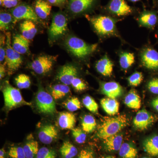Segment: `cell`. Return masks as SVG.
Instances as JSON below:
<instances>
[{
	"mask_svg": "<svg viewBox=\"0 0 158 158\" xmlns=\"http://www.w3.org/2000/svg\"><path fill=\"white\" fill-rule=\"evenodd\" d=\"M152 105L154 109L158 112V97L153 100L152 102Z\"/></svg>",
	"mask_w": 158,
	"mask_h": 158,
	"instance_id": "obj_48",
	"label": "cell"
},
{
	"mask_svg": "<svg viewBox=\"0 0 158 158\" xmlns=\"http://www.w3.org/2000/svg\"><path fill=\"white\" fill-rule=\"evenodd\" d=\"M83 103L85 107L91 113L98 112V106L94 99L90 96H85L83 99Z\"/></svg>",
	"mask_w": 158,
	"mask_h": 158,
	"instance_id": "obj_35",
	"label": "cell"
},
{
	"mask_svg": "<svg viewBox=\"0 0 158 158\" xmlns=\"http://www.w3.org/2000/svg\"><path fill=\"white\" fill-rule=\"evenodd\" d=\"M3 94L6 109L11 110L22 105H31V103L24 100L19 89L9 84L5 86L3 90Z\"/></svg>",
	"mask_w": 158,
	"mask_h": 158,
	"instance_id": "obj_6",
	"label": "cell"
},
{
	"mask_svg": "<svg viewBox=\"0 0 158 158\" xmlns=\"http://www.w3.org/2000/svg\"><path fill=\"white\" fill-rule=\"evenodd\" d=\"M12 47L20 54H24L28 52L30 46V40L26 39L22 35L16 34L13 38Z\"/></svg>",
	"mask_w": 158,
	"mask_h": 158,
	"instance_id": "obj_21",
	"label": "cell"
},
{
	"mask_svg": "<svg viewBox=\"0 0 158 158\" xmlns=\"http://www.w3.org/2000/svg\"><path fill=\"white\" fill-rule=\"evenodd\" d=\"M100 104L105 112L110 116H114L119 111V103L116 99L105 98L102 99Z\"/></svg>",
	"mask_w": 158,
	"mask_h": 158,
	"instance_id": "obj_20",
	"label": "cell"
},
{
	"mask_svg": "<svg viewBox=\"0 0 158 158\" xmlns=\"http://www.w3.org/2000/svg\"><path fill=\"white\" fill-rule=\"evenodd\" d=\"M118 151L121 158H137L138 156L137 148L128 143H123Z\"/></svg>",
	"mask_w": 158,
	"mask_h": 158,
	"instance_id": "obj_27",
	"label": "cell"
},
{
	"mask_svg": "<svg viewBox=\"0 0 158 158\" xmlns=\"http://www.w3.org/2000/svg\"><path fill=\"white\" fill-rule=\"evenodd\" d=\"M108 7L110 12L118 16L129 15L132 11L125 0H111Z\"/></svg>",
	"mask_w": 158,
	"mask_h": 158,
	"instance_id": "obj_13",
	"label": "cell"
},
{
	"mask_svg": "<svg viewBox=\"0 0 158 158\" xmlns=\"http://www.w3.org/2000/svg\"><path fill=\"white\" fill-rule=\"evenodd\" d=\"M83 130L79 128L72 129V135L75 140L78 144H83L86 141L87 135Z\"/></svg>",
	"mask_w": 158,
	"mask_h": 158,
	"instance_id": "obj_40",
	"label": "cell"
},
{
	"mask_svg": "<svg viewBox=\"0 0 158 158\" xmlns=\"http://www.w3.org/2000/svg\"><path fill=\"white\" fill-rule=\"evenodd\" d=\"M70 88L68 85L64 84H59L55 85L52 87L51 91V95L54 99L59 100L64 98L70 92Z\"/></svg>",
	"mask_w": 158,
	"mask_h": 158,
	"instance_id": "obj_29",
	"label": "cell"
},
{
	"mask_svg": "<svg viewBox=\"0 0 158 158\" xmlns=\"http://www.w3.org/2000/svg\"><path fill=\"white\" fill-rule=\"evenodd\" d=\"M78 71L73 65L67 64L62 66L58 72L57 78L64 85H71L72 82L77 77Z\"/></svg>",
	"mask_w": 158,
	"mask_h": 158,
	"instance_id": "obj_14",
	"label": "cell"
},
{
	"mask_svg": "<svg viewBox=\"0 0 158 158\" xmlns=\"http://www.w3.org/2000/svg\"><path fill=\"white\" fill-rule=\"evenodd\" d=\"M60 153L63 158H73L77 156L78 150L69 141H65L60 148Z\"/></svg>",
	"mask_w": 158,
	"mask_h": 158,
	"instance_id": "obj_28",
	"label": "cell"
},
{
	"mask_svg": "<svg viewBox=\"0 0 158 158\" xmlns=\"http://www.w3.org/2000/svg\"><path fill=\"white\" fill-rule=\"evenodd\" d=\"M157 16L155 13L146 11L142 13L139 17V23L141 25L149 28H154L157 22Z\"/></svg>",
	"mask_w": 158,
	"mask_h": 158,
	"instance_id": "obj_26",
	"label": "cell"
},
{
	"mask_svg": "<svg viewBox=\"0 0 158 158\" xmlns=\"http://www.w3.org/2000/svg\"><path fill=\"white\" fill-rule=\"evenodd\" d=\"M6 36L1 35L0 39V62L1 63L4 61L6 58Z\"/></svg>",
	"mask_w": 158,
	"mask_h": 158,
	"instance_id": "obj_42",
	"label": "cell"
},
{
	"mask_svg": "<svg viewBox=\"0 0 158 158\" xmlns=\"http://www.w3.org/2000/svg\"><path fill=\"white\" fill-rule=\"evenodd\" d=\"M128 81L130 86L137 87L141 84L143 80V76L141 72H136L128 78Z\"/></svg>",
	"mask_w": 158,
	"mask_h": 158,
	"instance_id": "obj_38",
	"label": "cell"
},
{
	"mask_svg": "<svg viewBox=\"0 0 158 158\" xmlns=\"http://www.w3.org/2000/svg\"><path fill=\"white\" fill-rule=\"evenodd\" d=\"M119 64L122 68L127 69L130 68L135 62V55L133 53L124 52L119 56Z\"/></svg>",
	"mask_w": 158,
	"mask_h": 158,
	"instance_id": "obj_32",
	"label": "cell"
},
{
	"mask_svg": "<svg viewBox=\"0 0 158 158\" xmlns=\"http://www.w3.org/2000/svg\"><path fill=\"white\" fill-rule=\"evenodd\" d=\"M8 155L10 158H26L23 148L20 146H13L10 148Z\"/></svg>",
	"mask_w": 158,
	"mask_h": 158,
	"instance_id": "obj_39",
	"label": "cell"
},
{
	"mask_svg": "<svg viewBox=\"0 0 158 158\" xmlns=\"http://www.w3.org/2000/svg\"><path fill=\"white\" fill-rule=\"evenodd\" d=\"M5 64H1L0 66V79L1 80L4 77L6 73V67H5Z\"/></svg>",
	"mask_w": 158,
	"mask_h": 158,
	"instance_id": "obj_47",
	"label": "cell"
},
{
	"mask_svg": "<svg viewBox=\"0 0 158 158\" xmlns=\"http://www.w3.org/2000/svg\"><path fill=\"white\" fill-rule=\"evenodd\" d=\"M6 62L8 73L12 74L20 67L23 60L20 54L15 50L11 44V35L10 32L6 33Z\"/></svg>",
	"mask_w": 158,
	"mask_h": 158,
	"instance_id": "obj_5",
	"label": "cell"
},
{
	"mask_svg": "<svg viewBox=\"0 0 158 158\" xmlns=\"http://www.w3.org/2000/svg\"><path fill=\"white\" fill-rule=\"evenodd\" d=\"M74 89L77 91H82L87 89V85L82 79L76 77L73 79L71 83Z\"/></svg>",
	"mask_w": 158,
	"mask_h": 158,
	"instance_id": "obj_41",
	"label": "cell"
},
{
	"mask_svg": "<svg viewBox=\"0 0 158 158\" xmlns=\"http://www.w3.org/2000/svg\"><path fill=\"white\" fill-rule=\"evenodd\" d=\"M56 59V58L53 56H40L31 63V68L38 74H45L52 70Z\"/></svg>",
	"mask_w": 158,
	"mask_h": 158,
	"instance_id": "obj_8",
	"label": "cell"
},
{
	"mask_svg": "<svg viewBox=\"0 0 158 158\" xmlns=\"http://www.w3.org/2000/svg\"><path fill=\"white\" fill-rule=\"evenodd\" d=\"M101 89L102 93L109 98L116 99L121 96L123 93L122 87L116 82L103 83Z\"/></svg>",
	"mask_w": 158,
	"mask_h": 158,
	"instance_id": "obj_16",
	"label": "cell"
},
{
	"mask_svg": "<svg viewBox=\"0 0 158 158\" xmlns=\"http://www.w3.org/2000/svg\"><path fill=\"white\" fill-rule=\"evenodd\" d=\"M143 148L149 155L158 157V135H153L144 140Z\"/></svg>",
	"mask_w": 158,
	"mask_h": 158,
	"instance_id": "obj_24",
	"label": "cell"
},
{
	"mask_svg": "<svg viewBox=\"0 0 158 158\" xmlns=\"http://www.w3.org/2000/svg\"><path fill=\"white\" fill-rule=\"evenodd\" d=\"M77 158H94V153L90 148L82 149Z\"/></svg>",
	"mask_w": 158,
	"mask_h": 158,
	"instance_id": "obj_45",
	"label": "cell"
},
{
	"mask_svg": "<svg viewBox=\"0 0 158 158\" xmlns=\"http://www.w3.org/2000/svg\"><path fill=\"white\" fill-rule=\"evenodd\" d=\"M58 131L54 126L48 124L44 126L38 133L40 141L43 144H48L58 138Z\"/></svg>",
	"mask_w": 158,
	"mask_h": 158,
	"instance_id": "obj_15",
	"label": "cell"
},
{
	"mask_svg": "<svg viewBox=\"0 0 158 158\" xmlns=\"http://www.w3.org/2000/svg\"><path fill=\"white\" fill-rule=\"evenodd\" d=\"M65 108L71 112L80 110L81 108V102L77 97H73L69 99L65 103Z\"/></svg>",
	"mask_w": 158,
	"mask_h": 158,
	"instance_id": "obj_36",
	"label": "cell"
},
{
	"mask_svg": "<svg viewBox=\"0 0 158 158\" xmlns=\"http://www.w3.org/2000/svg\"><path fill=\"white\" fill-rule=\"evenodd\" d=\"M76 123L74 114L69 112H62L59 114L58 124L63 129H73Z\"/></svg>",
	"mask_w": 158,
	"mask_h": 158,
	"instance_id": "obj_19",
	"label": "cell"
},
{
	"mask_svg": "<svg viewBox=\"0 0 158 158\" xmlns=\"http://www.w3.org/2000/svg\"><path fill=\"white\" fill-rule=\"evenodd\" d=\"M141 61L142 65L149 70H158V52L154 48H148L141 53Z\"/></svg>",
	"mask_w": 158,
	"mask_h": 158,
	"instance_id": "obj_11",
	"label": "cell"
},
{
	"mask_svg": "<svg viewBox=\"0 0 158 158\" xmlns=\"http://www.w3.org/2000/svg\"><path fill=\"white\" fill-rule=\"evenodd\" d=\"M127 124V118L123 115L107 118L98 127L97 136L104 139L114 135L118 134Z\"/></svg>",
	"mask_w": 158,
	"mask_h": 158,
	"instance_id": "obj_1",
	"label": "cell"
},
{
	"mask_svg": "<svg viewBox=\"0 0 158 158\" xmlns=\"http://www.w3.org/2000/svg\"><path fill=\"white\" fill-rule=\"evenodd\" d=\"M36 104L40 113L48 115L56 113V105L51 94L40 87L36 97Z\"/></svg>",
	"mask_w": 158,
	"mask_h": 158,
	"instance_id": "obj_4",
	"label": "cell"
},
{
	"mask_svg": "<svg viewBox=\"0 0 158 158\" xmlns=\"http://www.w3.org/2000/svg\"><path fill=\"white\" fill-rule=\"evenodd\" d=\"M142 158H150V157H143Z\"/></svg>",
	"mask_w": 158,
	"mask_h": 158,
	"instance_id": "obj_52",
	"label": "cell"
},
{
	"mask_svg": "<svg viewBox=\"0 0 158 158\" xmlns=\"http://www.w3.org/2000/svg\"><path fill=\"white\" fill-rule=\"evenodd\" d=\"M15 83L19 89H27L31 85L30 77L27 75L21 74L15 79Z\"/></svg>",
	"mask_w": 158,
	"mask_h": 158,
	"instance_id": "obj_34",
	"label": "cell"
},
{
	"mask_svg": "<svg viewBox=\"0 0 158 158\" xmlns=\"http://www.w3.org/2000/svg\"><path fill=\"white\" fill-rule=\"evenodd\" d=\"M95 67L99 73L104 76L110 77L113 73V64L107 56H105L99 60Z\"/></svg>",
	"mask_w": 158,
	"mask_h": 158,
	"instance_id": "obj_18",
	"label": "cell"
},
{
	"mask_svg": "<svg viewBox=\"0 0 158 158\" xmlns=\"http://www.w3.org/2000/svg\"><path fill=\"white\" fill-rule=\"evenodd\" d=\"M124 103L129 108L139 110L141 107V99L136 90L131 89L124 98Z\"/></svg>",
	"mask_w": 158,
	"mask_h": 158,
	"instance_id": "obj_25",
	"label": "cell"
},
{
	"mask_svg": "<svg viewBox=\"0 0 158 158\" xmlns=\"http://www.w3.org/2000/svg\"><path fill=\"white\" fill-rule=\"evenodd\" d=\"M67 30V20L64 15L57 13L54 15L50 27L49 35L52 41L56 40L65 34Z\"/></svg>",
	"mask_w": 158,
	"mask_h": 158,
	"instance_id": "obj_7",
	"label": "cell"
},
{
	"mask_svg": "<svg viewBox=\"0 0 158 158\" xmlns=\"http://www.w3.org/2000/svg\"><path fill=\"white\" fill-rule=\"evenodd\" d=\"M20 30L22 35L29 40L33 39L37 32L34 22L31 20L24 21L20 24Z\"/></svg>",
	"mask_w": 158,
	"mask_h": 158,
	"instance_id": "obj_23",
	"label": "cell"
},
{
	"mask_svg": "<svg viewBox=\"0 0 158 158\" xmlns=\"http://www.w3.org/2000/svg\"><path fill=\"white\" fill-rule=\"evenodd\" d=\"M65 45L74 56L81 59L90 56L96 50L98 47L97 44H89L81 38L73 36L67 37Z\"/></svg>",
	"mask_w": 158,
	"mask_h": 158,
	"instance_id": "obj_2",
	"label": "cell"
},
{
	"mask_svg": "<svg viewBox=\"0 0 158 158\" xmlns=\"http://www.w3.org/2000/svg\"><path fill=\"white\" fill-rule=\"evenodd\" d=\"M122 135L116 134L103 139V145L107 151L112 152L119 151L123 144Z\"/></svg>",
	"mask_w": 158,
	"mask_h": 158,
	"instance_id": "obj_17",
	"label": "cell"
},
{
	"mask_svg": "<svg viewBox=\"0 0 158 158\" xmlns=\"http://www.w3.org/2000/svg\"><path fill=\"white\" fill-rule=\"evenodd\" d=\"M12 23H14L13 16L7 12H1L0 14V30L1 31H8Z\"/></svg>",
	"mask_w": 158,
	"mask_h": 158,
	"instance_id": "obj_33",
	"label": "cell"
},
{
	"mask_svg": "<svg viewBox=\"0 0 158 158\" xmlns=\"http://www.w3.org/2000/svg\"><path fill=\"white\" fill-rule=\"evenodd\" d=\"M91 24L97 33L101 36L114 35L116 32V21L108 16L99 15L90 18Z\"/></svg>",
	"mask_w": 158,
	"mask_h": 158,
	"instance_id": "obj_3",
	"label": "cell"
},
{
	"mask_svg": "<svg viewBox=\"0 0 158 158\" xmlns=\"http://www.w3.org/2000/svg\"><path fill=\"white\" fill-rule=\"evenodd\" d=\"M12 15L15 23L21 20L37 22L39 19L34 9L28 5H21L16 6L12 10Z\"/></svg>",
	"mask_w": 158,
	"mask_h": 158,
	"instance_id": "obj_9",
	"label": "cell"
},
{
	"mask_svg": "<svg viewBox=\"0 0 158 158\" xmlns=\"http://www.w3.org/2000/svg\"><path fill=\"white\" fill-rule=\"evenodd\" d=\"M66 0H47L48 2L51 5L59 6L65 3Z\"/></svg>",
	"mask_w": 158,
	"mask_h": 158,
	"instance_id": "obj_46",
	"label": "cell"
},
{
	"mask_svg": "<svg viewBox=\"0 0 158 158\" xmlns=\"http://www.w3.org/2000/svg\"><path fill=\"white\" fill-rule=\"evenodd\" d=\"M52 6L44 0H37L34 6V11L37 16L41 19L47 18L50 14Z\"/></svg>",
	"mask_w": 158,
	"mask_h": 158,
	"instance_id": "obj_22",
	"label": "cell"
},
{
	"mask_svg": "<svg viewBox=\"0 0 158 158\" xmlns=\"http://www.w3.org/2000/svg\"><path fill=\"white\" fill-rule=\"evenodd\" d=\"M36 158H57L56 153L54 150L42 147L39 149Z\"/></svg>",
	"mask_w": 158,
	"mask_h": 158,
	"instance_id": "obj_37",
	"label": "cell"
},
{
	"mask_svg": "<svg viewBox=\"0 0 158 158\" xmlns=\"http://www.w3.org/2000/svg\"><path fill=\"white\" fill-rule=\"evenodd\" d=\"M23 148L24 151L26 158L36 157L39 150L38 142L35 141H28Z\"/></svg>",
	"mask_w": 158,
	"mask_h": 158,
	"instance_id": "obj_31",
	"label": "cell"
},
{
	"mask_svg": "<svg viewBox=\"0 0 158 158\" xmlns=\"http://www.w3.org/2000/svg\"><path fill=\"white\" fill-rule=\"evenodd\" d=\"M101 158H116L114 156H105L102 157Z\"/></svg>",
	"mask_w": 158,
	"mask_h": 158,
	"instance_id": "obj_50",
	"label": "cell"
},
{
	"mask_svg": "<svg viewBox=\"0 0 158 158\" xmlns=\"http://www.w3.org/2000/svg\"><path fill=\"white\" fill-rule=\"evenodd\" d=\"M96 2V0H69V9L73 14H82L91 9Z\"/></svg>",
	"mask_w": 158,
	"mask_h": 158,
	"instance_id": "obj_12",
	"label": "cell"
},
{
	"mask_svg": "<svg viewBox=\"0 0 158 158\" xmlns=\"http://www.w3.org/2000/svg\"><path fill=\"white\" fill-rule=\"evenodd\" d=\"M5 155L6 152L4 148H2L0 150V158H5Z\"/></svg>",
	"mask_w": 158,
	"mask_h": 158,
	"instance_id": "obj_49",
	"label": "cell"
},
{
	"mask_svg": "<svg viewBox=\"0 0 158 158\" xmlns=\"http://www.w3.org/2000/svg\"><path fill=\"white\" fill-rule=\"evenodd\" d=\"M130 1L133 2H138V1H140V0H130Z\"/></svg>",
	"mask_w": 158,
	"mask_h": 158,
	"instance_id": "obj_51",
	"label": "cell"
},
{
	"mask_svg": "<svg viewBox=\"0 0 158 158\" xmlns=\"http://www.w3.org/2000/svg\"><path fill=\"white\" fill-rule=\"evenodd\" d=\"M148 88L151 93L158 94V78H154L149 81L148 84Z\"/></svg>",
	"mask_w": 158,
	"mask_h": 158,
	"instance_id": "obj_43",
	"label": "cell"
},
{
	"mask_svg": "<svg viewBox=\"0 0 158 158\" xmlns=\"http://www.w3.org/2000/svg\"><path fill=\"white\" fill-rule=\"evenodd\" d=\"M97 123L95 118L90 115H86L82 118V130L86 133H91L95 130Z\"/></svg>",
	"mask_w": 158,
	"mask_h": 158,
	"instance_id": "obj_30",
	"label": "cell"
},
{
	"mask_svg": "<svg viewBox=\"0 0 158 158\" xmlns=\"http://www.w3.org/2000/svg\"><path fill=\"white\" fill-rule=\"evenodd\" d=\"M19 0H0V5L5 8H15L17 6Z\"/></svg>",
	"mask_w": 158,
	"mask_h": 158,
	"instance_id": "obj_44",
	"label": "cell"
},
{
	"mask_svg": "<svg viewBox=\"0 0 158 158\" xmlns=\"http://www.w3.org/2000/svg\"><path fill=\"white\" fill-rule=\"evenodd\" d=\"M155 120V117L144 109L137 113L133 120V124L137 130L143 131L148 129Z\"/></svg>",
	"mask_w": 158,
	"mask_h": 158,
	"instance_id": "obj_10",
	"label": "cell"
}]
</instances>
